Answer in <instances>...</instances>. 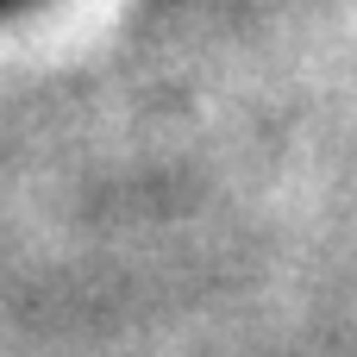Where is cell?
I'll return each mask as SVG.
<instances>
[{
  "mask_svg": "<svg viewBox=\"0 0 357 357\" xmlns=\"http://www.w3.org/2000/svg\"><path fill=\"white\" fill-rule=\"evenodd\" d=\"M25 6H38V0H0V19H6V13H25Z\"/></svg>",
  "mask_w": 357,
  "mask_h": 357,
  "instance_id": "6da1fadb",
  "label": "cell"
}]
</instances>
